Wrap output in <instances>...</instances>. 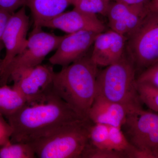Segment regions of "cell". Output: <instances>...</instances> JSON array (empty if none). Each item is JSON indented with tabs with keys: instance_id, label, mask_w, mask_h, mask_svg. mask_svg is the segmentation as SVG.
<instances>
[{
	"instance_id": "484cf974",
	"label": "cell",
	"mask_w": 158,
	"mask_h": 158,
	"mask_svg": "<svg viewBox=\"0 0 158 158\" xmlns=\"http://www.w3.org/2000/svg\"><path fill=\"white\" fill-rule=\"evenodd\" d=\"M12 14L8 11L0 9V42H2V39L3 34L10 18Z\"/></svg>"
},
{
	"instance_id": "e0dca14e",
	"label": "cell",
	"mask_w": 158,
	"mask_h": 158,
	"mask_svg": "<svg viewBox=\"0 0 158 158\" xmlns=\"http://www.w3.org/2000/svg\"><path fill=\"white\" fill-rule=\"evenodd\" d=\"M34 148L29 143L11 142L0 147V158H34Z\"/></svg>"
},
{
	"instance_id": "30bf717a",
	"label": "cell",
	"mask_w": 158,
	"mask_h": 158,
	"mask_svg": "<svg viewBox=\"0 0 158 158\" xmlns=\"http://www.w3.org/2000/svg\"><path fill=\"white\" fill-rule=\"evenodd\" d=\"M98 34L81 31L64 35L55 53L49 59L50 63L64 67L85 56Z\"/></svg>"
},
{
	"instance_id": "8992f818",
	"label": "cell",
	"mask_w": 158,
	"mask_h": 158,
	"mask_svg": "<svg viewBox=\"0 0 158 158\" xmlns=\"http://www.w3.org/2000/svg\"><path fill=\"white\" fill-rule=\"evenodd\" d=\"M121 129L132 145L148 158H158V113L143 108L130 112Z\"/></svg>"
},
{
	"instance_id": "603a6c76",
	"label": "cell",
	"mask_w": 158,
	"mask_h": 158,
	"mask_svg": "<svg viewBox=\"0 0 158 158\" xmlns=\"http://www.w3.org/2000/svg\"><path fill=\"white\" fill-rule=\"evenodd\" d=\"M137 81L158 88V63L143 71L137 78Z\"/></svg>"
},
{
	"instance_id": "277c9868",
	"label": "cell",
	"mask_w": 158,
	"mask_h": 158,
	"mask_svg": "<svg viewBox=\"0 0 158 158\" xmlns=\"http://www.w3.org/2000/svg\"><path fill=\"white\" fill-rule=\"evenodd\" d=\"M92 123L89 118L77 120L29 143L38 158H81Z\"/></svg>"
},
{
	"instance_id": "9a60e30c",
	"label": "cell",
	"mask_w": 158,
	"mask_h": 158,
	"mask_svg": "<svg viewBox=\"0 0 158 158\" xmlns=\"http://www.w3.org/2000/svg\"><path fill=\"white\" fill-rule=\"evenodd\" d=\"M73 0H26L25 6L30 9L34 27H42L44 23L65 11Z\"/></svg>"
},
{
	"instance_id": "cb8c5ba5",
	"label": "cell",
	"mask_w": 158,
	"mask_h": 158,
	"mask_svg": "<svg viewBox=\"0 0 158 158\" xmlns=\"http://www.w3.org/2000/svg\"><path fill=\"white\" fill-rule=\"evenodd\" d=\"M13 130L9 122H7L4 116L0 114V147L11 142Z\"/></svg>"
},
{
	"instance_id": "3957f363",
	"label": "cell",
	"mask_w": 158,
	"mask_h": 158,
	"mask_svg": "<svg viewBox=\"0 0 158 158\" xmlns=\"http://www.w3.org/2000/svg\"><path fill=\"white\" fill-rule=\"evenodd\" d=\"M135 65L125 55L98 72L96 95L122 105L129 113L142 109L138 94Z\"/></svg>"
},
{
	"instance_id": "5b68a950",
	"label": "cell",
	"mask_w": 158,
	"mask_h": 158,
	"mask_svg": "<svg viewBox=\"0 0 158 158\" xmlns=\"http://www.w3.org/2000/svg\"><path fill=\"white\" fill-rule=\"evenodd\" d=\"M127 56L136 70L158 63V11H149L137 30L128 37Z\"/></svg>"
},
{
	"instance_id": "d6986e66",
	"label": "cell",
	"mask_w": 158,
	"mask_h": 158,
	"mask_svg": "<svg viewBox=\"0 0 158 158\" xmlns=\"http://www.w3.org/2000/svg\"><path fill=\"white\" fill-rule=\"evenodd\" d=\"M93 123L89 130V143L98 148L111 149L109 143V126Z\"/></svg>"
},
{
	"instance_id": "52a82bcc",
	"label": "cell",
	"mask_w": 158,
	"mask_h": 158,
	"mask_svg": "<svg viewBox=\"0 0 158 158\" xmlns=\"http://www.w3.org/2000/svg\"><path fill=\"white\" fill-rule=\"evenodd\" d=\"M63 37V36L44 32L42 27H34L27 39L25 48L0 75V85L7 84L11 73L16 69L41 64L50 53L56 49Z\"/></svg>"
},
{
	"instance_id": "7c38bea8",
	"label": "cell",
	"mask_w": 158,
	"mask_h": 158,
	"mask_svg": "<svg viewBox=\"0 0 158 158\" xmlns=\"http://www.w3.org/2000/svg\"><path fill=\"white\" fill-rule=\"evenodd\" d=\"M148 11L147 8L130 6L113 0L106 16L110 29L128 38L139 27Z\"/></svg>"
},
{
	"instance_id": "7a4b0ae2",
	"label": "cell",
	"mask_w": 158,
	"mask_h": 158,
	"mask_svg": "<svg viewBox=\"0 0 158 158\" xmlns=\"http://www.w3.org/2000/svg\"><path fill=\"white\" fill-rule=\"evenodd\" d=\"M98 67L86 55L54 75V92L84 118L96 96Z\"/></svg>"
},
{
	"instance_id": "4fadbf2b",
	"label": "cell",
	"mask_w": 158,
	"mask_h": 158,
	"mask_svg": "<svg viewBox=\"0 0 158 158\" xmlns=\"http://www.w3.org/2000/svg\"><path fill=\"white\" fill-rule=\"evenodd\" d=\"M42 27L58 29L68 34L81 31H90L100 33L105 27L97 15L74 8L44 23Z\"/></svg>"
},
{
	"instance_id": "9c48e42d",
	"label": "cell",
	"mask_w": 158,
	"mask_h": 158,
	"mask_svg": "<svg viewBox=\"0 0 158 158\" xmlns=\"http://www.w3.org/2000/svg\"><path fill=\"white\" fill-rule=\"evenodd\" d=\"M29 26L30 21L25 6L11 15L2 37L6 55L0 62V75L25 48Z\"/></svg>"
},
{
	"instance_id": "6da1fadb",
	"label": "cell",
	"mask_w": 158,
	"mask_h": 158,
	"mask_svg": "<svg viewBox=\"0 0 158 158\" xmlns=\"http://www.w3.org/2000/svg\"><path fill=\"white\" fill-rule=\"evenodd\" d=\"M13 130L11 142L31 143L71 123L84 119L52 90L43 98L26 103L6 117Z\"/></svg>"
},
{
	"instance_id": "d4e9b609",
	"label": "cell",
	"mask_w": 158,
	"mask_h": 158,
	"mask_svg": "<svg viewBox=\"0 0 158 158\" xmlns=\"http://www.w3.org/2000/svg\"><path fill=\"white\" fill-rule=\"evenodd\" d=\"M26 2V0H0V9L12 14L25 6Z\"/></svg>"
},
{
	"instance_id": "83f0119b",
	"label": "cell",
	"mask_w": 158,
	"mask_h": 158,
	"mask_svg": "<svg viewBox=\"0 0 158 158\" xmlns=\"http://www.w3.org/2000/svg\"><path fill=\"white\" fill-rule=\"evenodd\" d=\"M147 8L149 11H158V0H150Z\"/></svg>"
},
{
	"instance_id": "5bb4252c",
	"label": "cell",
	"mask_w": 158,
	"mask_h": 158,
	"mask_svg": "<svg viewBox=\"0 0 158 158\" xmlns=\"http://www.w3.org/2000/svg\"><path fill=\"white\" fill-rule=\"evenodd\" d=\"M128 112L122 105L96 95L88 117L94 123L122 127Z\"/></svg>"
},
{
	"instance_id": "4316f807",
	"label": "cell",
	"mask_w": 158,
	"mask_h": 158,
	"mask_svg": "<svg viewBox=\"0 0 158 158\" xmlns=\"http://www.w3.org/2000/svg\"><path fill=\"white\" fill-rule=\"evenodd\" d=\"M128 5L140 8H147L150 0H113Z\"/></svg>"
},
{
	"instance_id": "44dd1931",
	"label": "cell",
	"mask_w": 158,
	"mask_h": 158,
	"mask_svg": "<svg viewBox=\"0 0 158 158\" xmlns=\"http://www.w3.org/2000/svg\"><path fill=\"white\" fill-rule=\"evenodd\" d=\"M109 140L111 149L125 154L131 145L120 127L109 126Z\"/></svg>"
},
{
	"instance_id": "f1b7e54d",
	"label": "cell",
	"mask_w": 158,
	"mask_h": 158,
	"mask_svg": "<svg viewBox=\"0 0 158 158\" xmlns=\"http://www.w3.org/2000/svg\"><path fill=\"white\" fill-rule=\"evenodd\" d=\"M4 48V45L2 42H0V54H1V52L2 50ZM0 62H1V60H0Z\"/></svg>"
},
{
	"instance_id": "8fae6325",
	"label": "cell",
	"mask_w": 158,
	"mask_h": 158,
	"mask_svg": "<svg viewBox=\"0 0 158 158\" xmlns=\"http://www.w3.org/2000/svg\"><path fill=\"white\" fill-rule=\"evenodd\" d=\"M127 38L110 30L98 34L90 57L98 66H106L120 60L125 55Z\"/></svg>"
},
{
	"instance_id": "ba28073f",
	"label": "cell",
	"mask_w": 158,
	"mask_h": 158,
	"mask_svg": "<svg viewBox=\"0 0 158 158\" xmlns=\"http://www.w3.org/2000/svg\"><path fill=\"white\" fill-rule=\"evenodd\" d=\"M55 72L50 65H40L18 69L11 73L12 87L25 99L27 103L40 100L52 90Z\"/></svg>"
},
{
	"instance_id": "ffe728a7",
	"label": "cell",
	"mask_w": 158,
	"mask_h": 158,
	"mask_svg": "<svg viewBox=\"0 0 158 158\" xmlns=\"http://www.w3.org/2000/svg\"><path fill=\"white\" fill-rule=\"evenodd\" d=\"M137 87L142 103L150 110L158 113V88L147 83L138 82Z\"/></svg>"
},
{
	"instance_id": "7402d4cb",
	"label": "cell",
	"mask_w": 158,
	"mask_h": 158,
	"mask_svg": "<svg viewBox=\"0 0 158 158\" xmlns=\"http://www.w3.org/2000/svg\"><path fill=\"white\" fill-rule=\"evenodd\" d=\"M81 158H127L124 152L114 150L102 149L94 146L90 143L82 154Z\"/></svg>"
},
{
	"instance_id": "ac0fdd59",
	"label": "cell",
	"mask_w": 158,
	"mask_h": 158,
	"mask_svg": "<svg viewBox=\"0 0 158 158\" xmlns=\"http://www.w3.org/2000/svg\"><path fill=\"white\" fill-rule=\"evenodd\" d=\"M113 0H73L74 8L90 14L106 15Z\"/></svg>"
},
{
	"instance_id": "2e32d148",
	"label": "cell",
	"mask_w": 158,
	"mask_h": 158,
	"mask_svg": "<svg viewBox=\"0 0 158 158\" xmlns=\"http://www.w3.org/2000/svg\"><path fill=\"white\" fill-rule=\"evenodd\" d=\"M27 103L20 93L7 84L0 85V114L6 117L17 112Z\"/></svg>"
}]
</instances>
